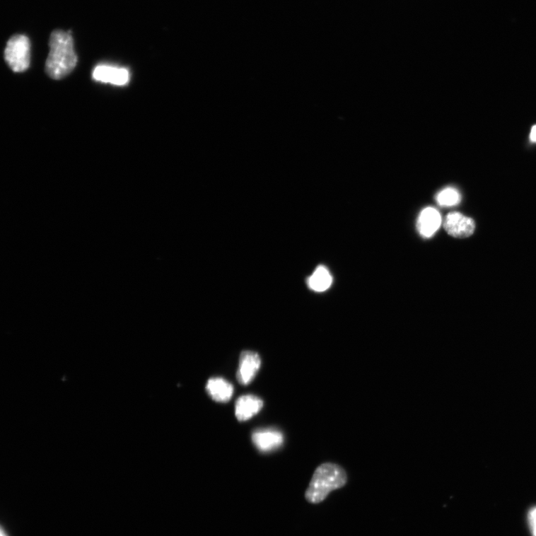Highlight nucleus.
Returning <instances> with one entry per match:
<instances>
[{"label":"nucleus","mask_w":536,"mask_h":536,"mask_svg":"<svg viewBox=\"0 0 536 536\" xmlns=\"http://www.w3.org/2000/svg\"><path fill=\"white\" fill-rule=\"evenodd\" d=\"M460 192L451 187L445 188L437 194L436 200L442 206H453L460 202Z\"/></svg>","instance_id":"obj_12"},{"label":"nucleus","mask_w":536,"mask_h":536,"mask_svg":"<svg viewBox=\"0 0 536 536\" xmlns=\"http://www.w3.org/2000/svg\"><path fill=\"white\" fill-rule=\"evenodd\" d=\"M49 45L46 72L52 79H62L71 74L77 64L73 37L70 32L55 30L50 35Z\"/></svg>","instance_id":"obj_1"},{"label":"nucleus","mask_w":536,"mask_h":536,"mask_svg":"<svg viewBox=\"0 0 536 536\" xmlns=\"http://www.w3.org/2000/svg\"><path fill=\"white\" fill-rule=\"evenodd\" d=\"M443 226L448 234L458 238H468L475 230V223L472 219L456 211L445 217Z\"/></svg>","instance_id":"obj_5"},{"label":"nucleus","mask_w":536,"mask_h":536,"mask_svg":"<svg viewBox=\"0 0 536 536\" xmlns=\"http://www.w3.org/2000/svg\"><path fill=\"white\" fill-rule=\"evenodd\" d=\"M528 520L532 536H536V506L530 510L528 514Z\"/></svg>","instance_id":"obj_13"},{"label":"nucleus","mask_w":536,"mask_h":536,"mask_svg":"<svg viewBox=\"0 0 536 536\" xmlns=\"http://www.w3.org/2000/svg\"><path fill=\"white\" fill-rule=\"evenodd\" d=\"M0 536H8L3 528H1V530H0Z\"/></svg>","instance_id":"obj_15"},{"label":"nucleus","mask_w":536,"mask_h":536,"mask_svg":"<svg viewBox=\"0 0 536 536\" xmlns=\"http://www.w3.org/2000/svg\"><path fill=\"white\" fill-rule=\"evenodd\" d=\"M310 289L316 292L328 290L332 284V277L326 267L320 265L307 280Z\"/></svg>","instance_id":"obj_11"},{"label":"nucleus","mask_w":536,"mask_h":536,"mask_svg":"<svg viewBox=\"0 0 536 536\" xmlns=\"http://www.w3.org/2000/svg\"><path fill=\"white\" fill-rule=\"evenodd\" d=\"M252 441L261 453H271L279 448L284 442L283 433L274 429H262L254 431Z\"/></svg>","instance_id":"obj_6"},{"label":"nucleus","mask_w":536,"mask_h":536,"mask_svg":"<svg viewBox=\"0 0 536 536\" xmlns=\"http://www.w3.org/2000/svg\"><path fill=\"white\" fill-rule=\"evenodd\" d=\"M441 224L442 218L439 211L433 207H427L419 214L417 229L422 237L431 238L440 229Z\"/></svg>","instance_id":"obj_8"},{"label":"nucleus","mask_w":536,"mask_h":536,"mask_svg":"<svg viewBox=\"0 0 536 536\" xmlns=\"http://www.w3.org/2000/svg\"><path fill=\"white\" fill-rule=\"evenodd\" d=\"M261 358L257 352L243 351L240 355L236 378L240 385L247 386L256 378L261 368Z\"/></svg>","instance_id":"obj_4"},{"label":"nucleus","mask_w":536,"mask_h":536,"mask_svg":"<svg viewBox=\"0 0 536 536\" xmlns=\"http://www.w3.org/2000/svg\"><path fill=\"white\" fill-rule=\"evenodd\" d=\"M346 482V472L340 465L323 463L316 469L305 497L309 503H321L332 491L344 487Z\"/></svg>","instance_id":"obj_2"},{"label":"nucleus","mask_w":536,"mask_h":536,"mask_svg":"<svg viewBox=\"0 0 536 536\" xmlns=\"http://www.w3.org/2000/svg\"><path fill=\"white\" fill-rule=\"evenodd\" d=\"M206 390L214 401L226 403L231 401L233 395V386L222 378H211L208 380Z\"/></svg>","instance_id":"obj_10"},{"label":"nucleus","mask_w":536,"mask_h":536,"mask_svg":"<svg viewBox=\"0 0 536 536\" xmlns=\"http://www.w3.org/2000/svg\"><path fill=\"white\" fill-rule=\"evenodd\" d=\"M31 45L30 39L23 35L12 36L5 49V60L16 73H21L30 67Z\"/></svg>","instance_id":"obj_3"},{"label":"nucleus","mask_w":536,"mask_h":536,"mask_svg":"<svg viewBox=\"0 0 536 536\" xmlns=\"http://www.w3.org/2000/svg\"><path fill=\"white\" fill-rule=\"evenodd\" d=\"M263 401L254 395H244L235 402V414L239 421H245L257 415L263 407Z\"/></svg>","instance_id":"obj_9"},{"label":"nucleus","mask_w":536,"mask_h":536,"mask_svg":"<svg viewBox=\"0 0 536 536\" xmlns=\"http://www.w3.org/2000/svg\"><path fill=\"white\" fill-rule=\"evenodd\" d=\"M93 78L96 81L123 86L129 83L130 74L127 69L103 64L95 68Z\"/></svg>","instance_id":"obj_7"},{"label":"nucleus","mask_w":536,"mask_h":536,"mask_svg":"<svg viewBox=\"0 0 536 536\" xmlns=\"http://www.w3.org/2000/svg\"><path fill=\"white\" fill-rule=\"evenodd\" d=\"M530 140L532 142L536 143V125L533 126L531 130Z\"/></svg>","instance_id":"obj_14"}]
</instances>
